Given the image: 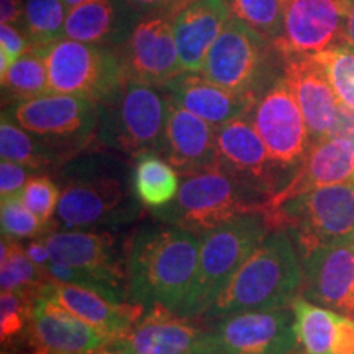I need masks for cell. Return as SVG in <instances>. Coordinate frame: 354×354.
Wrapping results in <instances>:
<instances>
[{
    "label": "cell",
    "instance_id": "obj_1",
    "mask_svg": "<svg viewBox=\"0 0 354 354\" xmlns=\"http://www.w3.org/2000/svg\"><path fill=\"white\" fill-rule=\"evenodd\" d=\"M61 189L53 227L95 232L131 223L141 214L133 171L109 153L77 154L56 169Z\"/></svg>",
    "mask_w": 354,
    "mask_h": 354
},
{
    "label": "cell",
    "instance_id": "obj_2",
    "mask_svg": "<svg viewBox=\"0 0 354 354\" xmlns=\"http://www.w3.org/2000/svg\"><path fill=\"white\" fill-rule=\"evenodd\" d=\"M201 243L198 234L169 223L138 230L127 248L130 302L187 317Z\"/></svg>",
    "mask_w": 354,
    "mask_h": 354
},
{
    "label": "cell",
    "instance_id": "obj_3",
    "mask_svg": "<svg viewBox=\"0 0 354 354\" xmlns=\"http://www.w3.org/2000/svg\"><path fill=\"white\" fill-rule=\"evenodd\" d=\"M300 258L299 248L286 228L271 230L202 317L220 318L289 307L302 290Z\"/></svg>",
    "mask_w": 354,
    "mask_h": 354
},
{
    "label": "cell",
    "instance_id": "obj_4",
    "mask_svg": "<svg viewBox=\"0 0 354 354\" xmlns=\"http://www.w3.org/2000/svg\"><path fill=\"white\" fill-rule=\"evenodd\" d=\"M167 115L169 99L162 88L125 79L97 104L95 140L133 158L161 154Z\"/></svg>",
    "mask_w": 354,
    "mask_h": 354
},
{
    "label": "cell",
    "instance_id": "obj_5",
    "mask_svg": "<svg viewBox=\"0 0 354 354\" xmlns=\"http://www.w3.org/2000/svg\"><path fill=\"white\" fill-rule=\"evenodd\" d=\"M268 203L269 198L258 190L215 167L184 176L174 201L154 210V216L202 236L234 216L253 212L264 214Z\"/></svg>",
    "mask_w": 354,
    "mask_h": 354
},
{
    "label": "cell",
    "instance_id": "obj_6",
    "mask_svg": "<svg viewBox=\"0 0 354 354\" xmlns=\"http://www.w3.org/2000/svg\"><path fill=\"white\" fill-rule=\"evenodd\" d=\"M271 230L286 228L300 256L354 234V183L333 184L268 205Z\"/></svg>",
    "mask_w": 354,
    "mask_h": 354
},
{
    "label": "cell",
    "instance_id": "obj_7",
    "mask_svg": "<svg viewBox=\"0 0 354 354\" xmlns=\"http://www.w3.org/2000/svg\"><path fill=\"white\" fill-rule=\"evenodd\" d=\"M269 232L271 227L266 215L253 212L234 216L202 234L196 286L187 318L194 320L207 312Z\"/></svg>",
    "mask_w": 354,
    "mask_h": 354
},
{
    "label": "cell",
    "instance_id": "obj_8",
    "mask_svg": "<svg viewBox=\"0 0 354 354\" xmlns=\"http://www.w3.org/2000/svg\"><path fill=\"white\" fill-rule=\"evenodd\" d=\"M276 50L272 41L232 17L212 44L201 74L216 86L248 97H258L281 74H276Z\"/></svg>",
    "mask_w": 354,
    "mask_h": 354
},
{
    "label": "cell",
    "instance_id": "obj_9",
    "mask_svg": "<svg viewBox=\"0 0 354 354\" xmlns=\"http://www.w3.org/2000/svg\"><path fill=\"white\" fill-rule=\"evenodd\" d=\"M7 113L55 151L63 165L95 138L97 104L79 95L48 92L8 105Z\"/></svg>",
    "mask_w": 354,
    "mask_h": 354
},
{
    "label": "cell",
    "instance_id": "obj_10",
    "mask_svg": "<svg viewBox=\"0 0 354 354\" xmlns=\"http://www.w3.org/2000/svg\"><path fill=\"white\" fill-rule=\"evenodd\" d=\"M292 305L220 317L202 330L196 354H294L299 348Z\"/></svg>",
    "mask_w": 354,
    "mask_h": 354
},
{
    "label": "cell",
    "instance_id": "obj_11",
    "mask_svg": "<svg viewBox=\"0 0 354 354\" xmlns=\"http://www.w3.org/2000/svg\"><path fill=\"white\" fill-rule=\"evenodd\" d=\"M50 92L99 104L125 81L117 48L61 38L46 51Z\"/></svg>",
    "mask_w": 354,
    "mask_h": 354
},
{
    "label": "cell",
    "instance_id": "obj_12",
    "mask_svg": "<svg viewBox=\"0 0 354 354\" xmlns=\"http://www.w3.org/2000/svg\"><path fill=\"white\" fill-rule=\"evenodd\" d=\"M248 115L263 138L274 165L282 174H289L292 180L312 141L284 74L258 97Z\"/></svg>",
    "mask_w": 354,
    "mask_h": 354
},
{
    "label": "cell",
    "instance_id": "obj_13",
    "mask_svg": "<svg viewBox=\"0 0 354 354\" xmlns=\"http://www.w3.org/2000/svg\"><path fill=\"white\" fill-rule=\"evenodd\" d=\"M216 153L220 169L258 190L269 201L289 184L274 165L248 113L216 128Z\"/></svg>",
    "mask_w": 354,
    "mask_h": 354
},
{
    "label": "cell",
    "instance_id": "obj_14",
    "mask_svg": "<svg viewBox=\"0 0 354 354\" xmlns=\"http://www.w3.org/2000/svg\"><path fill=\"white\" fill-rule=\"evenodd\" d=\"M348 0H286L282 33L274 46L282 57L313 56L343 43Z\"/></svg>",
    "mask_w": 354,
    "mask_h": 354
},
{
    "label": "cell",
    "instance_id": "obj_15",
    "mask_svg": "<svg viewBox=\"0 0 354 354\" xmlns=\"http://www.w3.org/2000/svg\"><path fill=\"white\" fill-rule=\"evenodd\" d=\"M117 50L128 81L161 88L184 73L177 53L172 19L167 17L138 20L125 43Z\"/></svg>",
    "mask_w": 354,
    "mask_h": 354
},
{
    "label": "cell",
    "instance_id": "obj_16",
    "mask_svg": "<svg viewBox=\"0 0 354 354\" xmlns=\"http://www.w3.org/2000/svg\"><path fill=\"white\" fill-rule=\"evenodd\" d=\"M302 294L308 302L354 317L353 236L313 250L302 258Z\"/></svg>",
    "mask_w": 354,
    "mask_h": 354
},
{
    "label": "cell",
    "instance_id": "obj_17",
    "mask_svg": "<svg viewBox=\"0 0 354 354\" xmlns=\"http://www.w3.org/2000/svg\"><path fill=\"white\" fill-rule=\"evenodd\" d=\"M110 342L56 300L38 295L28 330V354H86Z\"/></svg>",
    "mask_w": 354,
    "mask_h": 354
},
{
    "label": "cell",
    "instance_id": "obj_18",
    "mask_svg": "<svg viewBox=\"0 0 354 354\" xmlns=\"http://www.w3.org/2000/svg\"><path fill=\"white\" fill-rule=\"evenodd\" d=\"M44 240L56 263L86 269L128 289V254L109 232L57 230Z\"/></svg>",
    "mask_w": 354,
    "mask_h": 354
},
{
    "label": "cell",
    "instance_id": "obj_19",
    "mask_svg": "<svg viewBox=\"0 0 354 354\" xmlns=\"http://www.w3.org/2000/svg\"><path fill=\"white\" fill-rule=\"evenodd\" d=\"M159 156L184 176L215 169L218 167L216 128L169 100L165 141Z\"/></svg>",
    "mask_w": 354,
    "mask_h": 354
},
{
    "label": "cell",
    "instance_id": "obj_20",
    "mask_svg": "<svg viewBox=\"0 0 354 354\" xmlns=\"http://www.w3.org/2000/svg\"><path fill=\"white\" fill-rule=\"evenodd\" d=\"M190 320L162 305H154L145 310L125 335L110 343L131 354H196L203 328Z\"/></svg>",
    "mask_w": 354,
    "mask_h": 354
},
{
    "label": "cell",
    "instance_id": "obj_21",
    "mask_svg": "<svg viewBox=\"0 0 354 354\" xmlns=\"http://www.w3.org/2000/svg\"><path fill=\"white\" fill-rule=\"evenodd\" d=\"M282 74L292 88L307 125L310 141L330 136L338 113L339 99L333 87L310 56H290L282 61Z\"/></svg>",
    "mask_w": 354,
    "mask_h": 354
},
{
    "label": "cell",
    "instance_id": "obj_22",
    "mask_svg": "<svg viewBox=\"0 0 354 354\" xmlns=\"http://www.w3.org/2000/svg\"><path fill=\"white\" fill-rule=\"evenodd\" d=\"M39 295L56 300L92 328L107 335L112 342L125 335L143 317L146 310L130 300L113 302L95 290L63 282H44L39 287Z\"/></svg>",
    "mask_w": 354,
    "mask_h": 354
},
{
    "label": "cell",
    "instance_id": "obj_23",
    "mask_svg": "<svg viewBox=\"0 0 354 354\" xmlns=\"http://www.w3.org/2000/svg\"><path fill=\"white\" fill-rule=\"evenodd\" d=\"M172 104L218 128L251 112L256 99L210 82L201 73H183L161 87Z\"/></svg>",
    "mask_w": 354,
    "mask_h": 354
},
{
    "label": "cell",
    "instance_id": "obj_24",
    "mask_svg": "<svg viewBox=\"0 0 354 354\" xmlns=\"http://www.w3.org/2000/svg\"><path fill=\"white\" fill-rule=\"evenodd\" d=\"M232 17L227 0H194L172 19L184 73H201L212 44Z\"/></svg>",
    "mask_w": 354,
    "mask_h": 354
},
{
    "label": "cell",
    "instance_id": "obj_25",
    "mask_svg": "<svg viewBox=\"0 0 354 354\" xmlns=\"http://www.w3.org/2000/svg\"><path fill=\"white\" fill-rule=\"evenodd\" d=\"M348 183H354V146L343 138L326 136L310 143L295 176L268 205L317 187Z\"/></svg>",
    "mask_w": 354,
    "mask_h": 354
},
{
    "label": "cell",
    "instance_id": "obj_26",
    "mask_svg": "<svg viewBox=\"0 0 354 354\" xmlns=\"http://www.w3.org/2000/svg\"><path fill=\"white\" fill-rule=\"evenodd\" d=\"M136 21L118 0H86L68 12L64 38L120 48Z\"/></svg>",
    "mask_w": 354,
    "mask_h": 354
},
{
    "label": "cell",
    "instance_id": "obj_27",
    "mask_svg": "<svg viewBox=\"0 0 354 354\" xmlns=\"http://www.w3.org/2000/svg\"><path fill=\"white\" fill-rule=\"evenodd\" d=\"M305 354H354V318L297 297L292 302Z\"/></svg>",
    "mask_w": 354,
    "mask_h": 354
},
{
    "label": "cell",
    "instance_id": "obj_28",
    "mask_svg": "<svg viewBox=\"0 0 354 354\" xmlns=\"http://www.w3.org/2000/svg\"><path fill=\"white\" fill-rule=\"evenodd\" d=\"M133 187L138 201L149 209H162L174 201L180 187V177L165 158L145 153L133 167Z\"/></svg>",
    "mask_w": 354,
    "mask_h": 354
},
{
    "label": "cell",
    "instance_id": "obj_29",
    "mask_svg": "<svg viewBox=\"0 0 354 354\" xmlns=\"http://www.w3.org/2000/svg\"><path fill=\"white\" fill-rule=\"evenodd\" d=\"M48 48L32 46L13 63L2 77L3 104L35 99L50 92V74L46 63Z\"/></svg>",
    "mask_w": 354,
    "mask_h": 354
},
{
    "label": "cell",
    "instance_id": "obj_30",
    "mask_svg": "<svg viewBox=\"0 0 354 354\" xmlns=\"http://www.w3.org/2000/svg\"><path fill=\"white\" fill-rule=\"evenodd\" d=\"M0 156L2 161L19 162L35 171L63 165L55 151H51L32 133L21 128L6 110L2 112V122H0Z\"/></svg>",
    "mask_w": 354,
    "mask_h": 354
},
{
    "label": "cell",
    "instance_id": "obj_31",
    "mask_svg": "<svg viewBox=\"0 0 354 354\" xmlns=\"http://www.w3.org/2000/svg\"><path fill=\"white\" fill-rule=\"evenodd\" d=\"M39 289H17L0 295V338L2 354H12L13 349H28V330L32 323L33 307Z\"/></svg>",
    "mask_w": 354,
    "mask_h": 354
},
{
    "label": "cell",
    "instance_id": "obj_32",
    "mask_svg": "<svg viewBox=\"0 0 354 354\" xmlns=\"http://www.w3.org/2000/svg\"><path fill=\"white\" fill-rule=\"evenodd\" d=\"M68 7L63 0H25L24 32L32 46L50 48L64 38Z\"/></svg>",
    "mask_w": 354,
    "mask_h": 354
},
{
    "label": "cell",
    "instance_id": "obj_33",
    "mask_svg": "<svg viewBox=\"0 0 354 354\" xmlns=\"http://www.w3.org/2000/svg\"><path fill=\"white\" fill-rule=\"evenodd\" d=\"M0 287L2 292L17 289H39L48 276L44 269L38 268L25 251V245L20 240L2 236L0 248Z\"/></svg>",
    "mask_w": 354,
    "mask_h": 354
},
{
    "label": "cell",
    "instance_id": "obj_34",
    "mask_svg": "<svg viewBox=\"0 0 354 354\" xmlns=\"http://www.w3.org/2000/svg\"><path fill=\"white\" fill-rule=\"evenodd\" d=\"M310 57L326 74L339 102L354 110V48L338 43Z\"/></svg>",
    "mask_w": 354,
    "mask_h": 354
},
{
    "label": "cell",
    "instance_id": "obj_35",
    "mask_svg": "<svg viewBox=\"0 0 354 354\" xmlns=\"http://www.w3.org/2000/svg\"><path fill=\"white\" fill-rule=\"evenodd\" d=\"M234 19L276 41L282 33L286 0H227Z\"/></svg>",
    "mask_w": 354,
    "mask_h": 354
},
{
    "label": "cell",
    "instance_id": "obj_36",
    "mask_svg": "<svg viewBox=\"0 0 354 354\" xmlns=\"http://www.w3.org/2000/svg\"><path fill=\"white\" fill-rule=\"evenodd\" d=\"M2 236L13 240H32V238L46 236L51 232V225L44 223L25 205L21 197H12L2 201Z\"/></svg>",
    "mask_w": 354,
    "mask_h": 354
},
{
    "label": "cell",
    "instance_id": "obj_37",
    "mask_svg": "<svg viewBox=\"0 0 354 354\" xmlns=\"http://www.w3.org/2000/svg\"><path fill=\"white\" fill-rule=\"evenodd\" d=\"M61 189L56 180H53L50 176H44L41 172L35 174L32 179L25 185L21 192V201L39 220L44 223L51 225L53 228V216H55L57 202H59Z\"/></svg>",
    "mask_w": 354,
    "mask_h": 354
},
{
    "label": "cell",
    "instance_id": "obj_38",
    "mask_svg": "<svg viewBox=\"0 0 354 354\" xmlns=\"http://www.w3.org/2000/svg\"><path fill=\"white\" fill-rule=\"evenodd\" d=\"M30 48L32 43L24 28L10 24L0 25V76H3L8 68Z\"/></svg>",
    "mask_w": 354,
    "mask_h": 354
},
{
    "label": "cell",
    "instance_id": "obj_39",
    "mask_svg": "<svg viewBox=\"0 0 354 354\" xmlns=\"http://www.w3.org/2000/svg\"><path fill=\"white\" fill-rule=\"evenodd\" d=\"M118 2L133 19L141 20L148 19V17L174 19L177 13L194 0H118Z\"/></svg>",
    "mask_w": 354,
    "mask_h": 354
},
{
    "label": "cell",
    "instance_id": "obj_40",
    "mask_svg": "<svg viewBox=\"0 0 354 354\" xmlns=\"http://www.w3.org/2000/svg\"><path fill=\"white\" fill-rule=\"evenodd\" d=\"M38 172L39 171L19 165V162L2 161L0 165V197L2 201L21 196L26 183Z\"/></svg>",
    "mask_w": 354,
    "mask_h": 354
},
{
    "label": "cell",
    "instance_id": "obj_41",
    "mask_svg": "<svg viewBox=\"0 0 354 354\" xmlns=\"http://www.w3.org/2000/svg\"><path fill=\"white\" fill-rule=\"evenodd\" d=\"M330 136L343 138L354 146V110L343 105L342 102H339L338 113H336V120L330 131Z\"/></svg>",
    "mask_w": 354,
    "mask_h": 354
},
{
    "label": "cell",
    "instance_id": "obj_42",
    "mask_svg": "<svg viewBox=\"0 0 354 354\" xmlns=\"http://www.w3.org/2000/svg\"><path fill=\"white\" fill-rule=\"evenodd\" d=\"M25 251L28 254V258L33 261L38 268L44 269L48 264L51 263V253L50 248L46 245V240L44 236H38V238H32L25 243Z\"/></svg>",
    "mask_w": 354,
    "mask_h": 354
},
{
    "label": "cell",
    "instance_id": "obj_43",
    "mask_svg": "<svg viewBox=\"0 0 354 354\" xmlns=\"http://www.w3.org/2000/svg\"><path fill=\"white\" fill-rule=\"evenodd\" d=\"M24 0H0V20L2 24L24 26Z\"/></svg>",
    "mask_w": 354,
    "mask_h": 354
},
{
    "label": "cell",
    "instance_id": "obj_44",
    "mask_svg": "<svg viewBox=\"0 0 354 354\" xmlns=\"http://www.w3.org/2000/svg\"><path fill=\"white\" fill-rule=\"evenodd\" d=\"M343 43L354 48V0H348V12H346V24H344Z\"/></svg>",
    "mask_w": 354,
    "mask_h": 354
},
{
    "label": "cell",
    "instance_id": "obj_45",
    "mask_svg": "<svg viewBox=\"0 0 354 354\" xmlns=\"http://www.w3.org/2000/svg\"><path fill=\"white\" fill-rule=\"evenodd\" d=\"M86 354H131V353H128V351H125V349L117 348L115 344L109 343V344H105V346L95 349V351H91V353H86Z\"/></svg>",
    "mask_w": 354,
    "mask_h": 354
},
{
    "label": "cell",
    "instance_id": "obj_46",
    "mask_svg": "<svg viewBox=\"0 0 354 354\" xmlns=\"http://www.w3.org/2000/svg\"><path fill=\"white\" fill-rule=\"evenodd\" d=\"M64 6L68 7V10H71V8H74L76 6H79V3L86 2V0H63Z\"/></svg>",
    "mask_w": 354,
    "mask_h": 354
},
{
    "label": "cell",
    "instance_id": "obj_47",
    "mask_svg": "<svg viewBox=\"0 0 354 354\" xmlns=\"http://www.w3.org/2000/svg\"><path fill=\"white\" fill-rule=\"evenodd\" d=\"M353 243H354V234H353Z\"/></svg>",
    "mask_w": 354,
    "mask_h": 354
},
{
    "label": "cell",
    "instance_id": "obj_48",
    "mask_svg": "<svg viewBox=\"0 0 354 354\" xmlns=\"http://www.w3.org/2000/svg\"><path fill=\"white\" fill-rule=\"evenodd\" d=\"M353 318H354V317H353Z\"/></svg>",
    "mask_w": 354,
    "mask_h": 354
}]
</instances>
